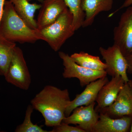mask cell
<instances>
[{"mask_svg":"<svg viewBox=\"0 0 132 132\" xmlns=\"http://www.w3.org/2000/svg\"><path fill=\"white\" fill-rule=\"evenodd\" d=\"M73 15L72 26L75 31L82 27L85 14L81 7L82 0H64Z\"/></svg>","mask_w":132,"mask_h":132,"instance_id":"cell-18","label":"cell"},{"mask_svg":"<svg viewBox=\"0 0 132 132\" xmlns=\"http://www.w3.org/2000/svg\"><path fill=\"white\" fill-rule=\"evenodd\" d=\"M109 81L107 76L100 78L87 85L85 90L77 94L73 100L71 101L65 112L66 117L69 116L75 109L82 106H87L96 101L101 88Z\"/></svg>","mask_w":132,"mask_h":132,"instance_id":"cell-10","label":"cell"},{"mask_svg":"<svg viewBox=\"0 0 132 132\" xmlns=\"http://www.w3.org/2000/svg\"><path fill=\"white\" fill-rule=\"evenodd\" d=\"M98 120L92 132H127L130 131L132 117L124 116L113 118L106 114L100 112Z\"/></svg>","mask_w":132,"mask_h":132,"instance_id":"cell-12","label":"cell"},{"mask_svg":"<svg viewBox=\"0 0 132 132\" xmlns=\"http://www.w3.org/2000/svg\"><path fill=\"white\" fill-rule=\"evenodd\" d=\"M1 128H0V132H1Z\"/></svg>","mask_w":132,"mask_h":132,"instance_id":"cell-27","label":"cell"},{"mask_svg":"<svg viewBox=\"0 0 132 132\" xmlns=\"http://www.w3.org/2000/svg\"><path fill=\"white\" fill-rule=\"evenodd\" d=\"M28 1H29L30 2L31 1H33V0H28ZM36 1H38L41 2H43L44 0H36Z\"/></svg>","mask_w":132,"mask_h":132,"instance_id":"cell-25","label":"cell"},{"mask_svg":"<svg viewBox=\"0 0 132 132\" xmlns=\"http://www.w3.org/2000/svg\"><path fill=\"white\" fill-rule=\"evenodd\" d=\"M5 80L21 90H28L31 82V74L21 48L14 49L12 60L6 73Z\"/></svg>","mask_w":132,"mask_h":132,"instance_id":"cell-4","label":"cell"},{"mask_svg":"<svg viewBox=\"0 0 132 132\" xmlns=\"http://www.w3.org/2000/svg\"><path fill=\"white\" fill-rule=\"evenodd\" d=\"M0 35L10 41L34 43L41 40L38 29L29 27L18 15L13 5L6 1L0 21Z\"/></svg>","mask_w":132,"mask_h":132,"instance_id":"cell-2","label":"cell"},{"mask_svg":"<svg viewBox=\"0 0 132 132\" xmlns=\"http://www.w3.org/2000/svg\"><path fill=\"white\" fill-rule=\"evenodd\" d=\"M129 86L131 88V90L132 92V80H129V81L128 82Z\"/></svg>","mask_w":132,"mask_h":132,"instance_id":"cell-24","label":"cell"},{"mask_svg":"<svg viewBox=\"0 0 132 132\" xmlns=\"http://www.w3.org/2000/svg\"><path fill=\"white\" fill-rule=\"evenodd\" d=\"M98 112L106 114L113 118L132 117V92L128 83H125L114 102L103 108H96Z\"/></svg>","mask_w":132,"mask_h":132,"instance_id":"cell-9","label":"cell"},{"mask_svg":"<svg viewBox=\"0 0 132 132\" xmlns=\"http://www.w3.org/2000/svg\"><path fill=\"white\" fill-rule=\"evenodd\" d=\"M68 8L64 0H44L36 20L37 29L51 25Z\"/></svg>","mask_w":132,"mask_h":132,"instance_id":"cell-11","label":"cell"},{"mask_svg":"<svg viewBox=\"0 0 132 132\" xmlns=\"http://www.w3.org/2000/svg\"><path fill=\"white\" fill-rule=\"evenodd\" d=\"M31 104L29 105L26 109L25 118L23 123L17 126L15 130V132H48L43 129L40 126L34 124L31 121V117L34 110Z\"/></svg>","mask_w":132,"mask_h":132,"instance_id":"cell-19","label":"cell"},{"mask_svg":"<svg viewBox=\"0 0 132 132\" xmlns=\"http://www.w3.org/2000/svg\"><path fill=\"white\" fill-rule=\"evenodd\" d=\"M125 83L120 76L112 77V79L105 84L99 92L96 101L98 104L97 108H104L112 105Z\"/></svg>","mask_w":132,"mask_h":132,"instance_id":"cell-13","label":"cell"},{"mask_svg":"<svg viewBox=\"0 0 132 132\" xmlns=\"http://www.w3.org/2000/svg\"><path fill=\"white\" fill-rule=\"evenodd\" d=\"M6 0H0V21L2 17Z\"/></svg>","mask_w":132,"mask_h":132,"instance_id":"cell-23","label":"cell"},{"mask_svg":"<svg viewBox=\"0 0 132 132\" xmlns=\"http://www.w3.org/2000/svg\"><path fill=\"white\" fill-rule=\"evenodd\" d=\"M73 15L68 9L46 27L38 30L41 40L46 42L55 52H58L74 34Z\"/></svg>","mask_w":132,"mask_h":132,"instance_id":"cell-3","label":"cell"},{"mask_svg":"<svg viewBox=\"0 0 132 132\" xmlns=\"http://www.w3.org/2000/svg\"><path fill=\"white\" fill-rule=\"evenodd\" d=\"M132 5V0H126L125 1V2L123 3V5H121V6L119 8V9L118 10H116L115 12H114L113 13V14H114V13L117 12L119 10L122 9L124 8L125 7H128L130 6H131Z\"/></svg>","mask_w":132,"mask_h":132,"instance_id":"cell-22","label":"cell"},{"mask_svg":"<svg viewBox=\"0 0 132 132\" xmlns=\"http://www.w3.org/2000/svg\"><path fill=\"white\" fill-rule=\"evenodd\" d=\"M13 5L16 13L31 28L37 29L35 14L37 10L40 9L41 5L30 3L28 0H9Z\"/></svg>","mask_w":132,"mask_h":132,"instance_id":"cell-15","label":"cell"},{"mask_svg":"<svg viewBox=\"0 0 132 132\" xmlns=\"http://www.w3.org/2000/svg\"><path fill=\"white\" fill-rule=\"evenodd\" d=\"M126 58L128 64L127 73L132 74V53Z\"/></svg>","mask_w":132,"mask_h":132,"instance_id":"cell-21","label":"cell"},{"mask_svg":"<svg viewBox=\"0 0 132 132\" xmlns=\"http://www.w3.org/2000/svg\"><path fill=\"white\" fill-rule=\"evenodd\" d=\"M114 0H82L81 7L85 14L82 27L91 26L96 16L102 12L112 8Z\"/></svg>","mask_w":132,"mask_h":132,"instance_id":"cell-14","label":"cell"},{"mask_svg":"<svg viewBox=\"0 0 132 132\" xmlns=\"http://www.w3.org/2000/svg\"><path fill=\"white\" fill-rule=\"evenodd\" d=\"M15 43L0 35V76H4L12 60Z\"/></svg>","mask_w":132,"mask_h":132,"instance_id":"cell-17","label":"cell"},{"mask_svg":"<svg viewBox=\"0 0 132 132\" xmlns=\"http://www.w3.org/2000/svg\"><path fill=\"white\" fill-rule=\"evenodd\" d=\"M99 51L105 61L107 74L112 77L120 76L126 83L128 82L127 61L119 47L113 44L107 48L100 47Z\"/></svg>","mask_w":132,"mask_h":132,"instance_id":"cell-7","label":"cell"},{"mask_svg":"<svg viewBox=\"0 0 132 132\" xmlns=\"http://www.w3.org/2000/svg\"><path fill=\"white\" fill-rule=\"evenodd\" d=\"M59 57L64 66L62 76L65 79L76 78L82 87L98 79L106 76L105 71H96L86 68L76 63L71 56L64 52H59Z\"/></svg>","mask_w":132,"mask_h":132,"instance_id":"cell-5","label":"cell"},{"mask_svg":"<svg viewBox=\"0 0 132 132\" xmlns=\"http://www.w3.org/2000/svg\"><path fill=\"white\" fill-rule=\"evenodd\" d=\"M51 132H86L84 130L77 126L76 127L70 126L64 122L53 127Z\"/></svg>","mask_w":132,"mask_h":132,"instance_id":"cell-20","label":"cell"},{"mask_svg":"<svg viewBox=\"0 0 132 132\" xmlns=\"http://www.w3.org/2000/svg\"><path fill=\"white\" fill-rule=\"evenodd\" d=\"M95 102L87 106H82L75 109L69 116L62 122L68 125H76L86 132H92L98 120V112L94 109Z\"/></svg>","mask_w":132,"mask_h":132,"instance_id":"cell-8","label":"cell"},{"mask_svg":"<svg viewBox=\"0 0 132 132\" xmlns=\"http://www.w3.org/2000/svg\"><path fill=\"white\" fill-rule=\"evenodd\" d=\"M1 86H0V90H1Z\"/></svg>","mask_w":132,"mask_h":132,"instance_id":"cell-28","label":"cell"},{"mask_svg":"<svg viewBox=\"0 0 132 132\" xmlns=\"http://www.w3.org/2000/svg\"><path fill=\"white\" fill-rule=\"evenodd\" d=\"M114 45L125 57L132 53V6L121 14L118 26L113 30Z\"/></svg>","mask_w":132,"mask_h":132,"instance_id":"cell-6","label":"cell"},{"mask_svg":"<svg viewBox=\"0 0 132 132\" xmlns=\"http://www.w3.org/2000/svg\"><path fill=\"white\" fill-rule=\"evenodd\" d=\"M71 101L68 89L47 85L31 101L34 109L43 116L45 125L54 127L60 125L65 118V112Z\"/></svg>","mask_w":132,"mask_h":132,"instance_id":"cell-1","label":"cell"},{"mask_svg":"<svg viewBox=\"0 0 132 132\" xmlns=\"http://www.w3.org/2000/svg\"><path fill=\"white\" fill-rule=\"evenodd\" d=\"M70 56L76 63L86 68L96 71H105L106 69V64L102 61L98 56L83 52L75 53Z\"/></svg>","mask_w":132,"mask_h":132,"instance_id":"cell-16","label":"cell"},{"mask_svg":"<svg viewBox=\"0 0 132 132\" xmlns=\"http://www.w3.org/2000/svg\"><path fill=\"white\" fill-rule=\"evenodd\" d=\"M130 132H132V123L131 125V128H130Z\"/></svg>","mask_w":132,"mask_h":132,"instance_id":"cell-26","label":"cell"}]
</instances>
